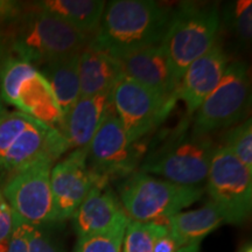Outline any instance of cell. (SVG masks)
Here are the masks:
<instances>
[{"label": "cell", "mask_w": 252, "mask_h": 252, "mask_svg": "<svg viewBox=\"0 0 252 252\" xmlns=\"http://www.w3.org/2000/svg\"><path fill=\"white\" fill-rule=\"evenodd\" d=\"M23 6L12 0H0V23L17 21L21 17Z\"/></svg>", "instance_id": "31"}, {"label": "cell", "mask_w": 252, "mask_h": 252, "mask_svg": "<svg viewBox=\"0 0 252 252\" xmlns=\"http://www.w3.org/2000/svg\"><path fill=\"white\" fill-rule=\"evenodd\" d=\"M2 58H4V52H0V61H2V60H4Z\"/></svg>", "instance_id": "37"}, {"label": "cell", "mask_w": 252, "mask_h": 252, "mask_svg": "<svg viewBox=\"0 0 252 252\" xmlns=\"http://www.w3.org/2000/svg\"><path fill=\"white\" fill-rule=\"evenodd\" d=\"M144 154L143 145L128 139L111 109L87 147V163L99 180L109 184L134 173Z\"/></svg>", "instance_id": "9"}, {"label": "cell", "mask_w": 252, "mask_h": 252, "mask_svg": "<svg viewBox=\"0 0 252 252\" xmlns=\"http://www.w3.org/2000/svg\"><path fill=\"white\" fill-rule=\"evenodd\" d=\"M225 223L217 208L208 202L206 206L189 212H180L166 220L165 224L180 247L201 241Z\"/></svg>", "instance_id": "20"}, {"label": "cell", "mask_w": 252, "mask_h": 252, "mask_svg": "<svg viewBox=\"0 0 252 252\" xmlns=\"http://www.w3.org/2000/svg\"><path fill=\"white\" fill-rule=\"evenodd\" d=\"M252 172V121L247 119L231 127L223 137V145Z\"/></svg>", "instance_id": "26"}, {"label": "cell", "mask_w": 252, "mask_h": 252, "mask_svg": "<svg viewBox=\"0 0 252 252\" xmlns=\"http://www.w3.org/2000/svg\"><path fill=\"white\" fill-rule=\"evenodd\" d=\"M30 119V116L21 111H7L0 118V160L19 133L26 127Z\"/></svg>", "instance_id": "27"}, {"label": "cell", "mask_w": 252, "mask_h": 252, "mask_svg": "<svg viewBox=\"0 0 252 252\" xmlns=\"http://www.w3.org/2000/svg\"><path fill=\"white\" fill-rule=\"evenodd\" d=\"M228 65V55L217 42L188 65L179 84L178 98L184 100L189 116L197 111L208 94L217 87Z\"/></svg>", "instance_id": "14"}, {"label": "cell", "mask_w": 252, "mask_h": 252, "mask_svg": "<svg viewBox=\"0 0 252 252\" xmlns=\"http://www.w3.org/2000/svg\"><path fill=\"white\" fill-rule=\"evenodd\" d=\"M241 252H251V247L250 245H249V247H245Z\"/></svg>", "instance_id": "36"}, {"label": "cell", "mask_w": 252, "mask_h": 252, "mask_svg": "<svg viewBox=\"0 0 252 252\" xmlns=\"http://www.w3.org/2000/svg\"><path fill=\"white\" fill-rule=\"evenodd\" d=\"M6 113H7V109L5 108L4 100L1 99V96H0V118H1L2 116H5Z\"/></svg>", "instance_id": "34"}, {"label": "cell", "mask_w": 252, "mask_h": 252, "mask_svg": "<svg viewBox=\"0 0 252 252\" xmlns=\"http://www.w3.org/2000/svg\"><path fill=\"white\" fill-rule=\"evenodd\" d=\"M53 162L40 161L8 178L0 185L12 212L35 228L55 222L54 202L50 188Z\"/></svg>", "instance_id": "10"}, {"label": "cell", "mask_w": 252, "mask_h": 252, "mask_svg": "<svg viewBox=\"0 0 252 252\" xmlns=\"http://www.w3.org/2000/svg\"><path fill=\"white\" fill-rule=\"evenodd\" d=\"M224 21L230 31L244 45L250 43L252 37V1L236 0L226 4Z\"/></svg>", "instance_id": "25"}, {"label": "cell", "mask_w": 252, "mask_h": 252, "mask_svg": "<svg viewBox=\"0 0 252 252\" xmlns=\"http://www.w3.org/2000/svg\"><path fill=\"white\" fill-rule=\"evenodd\" d=\"M251 103V83L247 63H229L220 83L195 112L191 132L209 135L228 128L247 115Z\"/></svg>", "instance_id": "6"}, {"label": "cell", "mask_w": 252, "mask_h": 252, "mask_svg": "<svg viewBox=\"0 0 252 252\" xmlns=\"http://www.w3.org/2000/svg\"><path fill=\"white\" fill-rule=\"evenodd\" d=\"M220 27L215 5L182 2L172 12L161 45L179 84L188 65L215 46Z\"/></svg>", "instance_id": "3"}, {"label": "cell", "mask_w": 252, "mask_h": 252, "mask_svg": "<svg viewBox=\"0 0 252 252\" xmlns=\"http://www.w3.org/2000/svg\"><path fill=\"white\" fill-rule=\"evenodd\" d=\"M111 109V93L80 97L63 115L59 128L70 150L87 149Z\"/></svg>", "instance_id": "15"}, {"label": "cell", "mask_w": 252, "mask_h": 252, "mask_svg": "<svg viewBox=\"0 0 252 252\" xmlns=\"http://www.w3.org/2000/svg\"><path fill=\"white\" fill-rule=\"evenodd\" d=\"M37 69L24 60L8 56L0 64V96L7 104H17L18 94L23 83L35 75Z\"/></svg>", "instance_id": "22"}, {"label": "cell", "mask_w": 252, "mask_h": 252, "mask_svg": "<svg viewBox=\"0 0 252 252\" xmlns=\"http://www.w3.org/2000/svg\"><path fill=\"white\" fill-rule=\"evenodd\" d=\"M99 180L87 163V149L72 150L50 172V188L54 202L55 222L71 219ZM108 184V182H106Z\"/></svg>", "instance_id": "12"}, {"label": "cell", "mask_w": 252, "mask_h": 252, "mask_svg": "<svg viewBox=\"0 0 252 252\" xmlns=\"http://www.w3.org/2000/svg\"><path fill=\"white\" fill-rule=\"evenodd\" d=\"M180 248V244L173 237L167 225L154 242V252H176Z\"/></svg>", "instance_id": "32"}, {"label": "cell", "mask_w": 252, "mask_h": 252, "mask_svg": "<svg viewBox=\"0 0 252 252\" xmlns=\"http://www.w3.org/2000/svg\"><path fill=\"white\" fill-rule=\"evenodd\" d=\"M5 36L4 34L0 32V52H4L5 53Z\"/></svg>", "instance_id": "35"}, {"label": "cell", "mask_w": 252, "mask_h": 252, "mask_svg": "<svg viewBox=\"0 0 252 252\" xmlns=\"http://www.w3.org/2000/svg\"><path fill=\"white\" fill-rule=\"evenodd\" d=\"M165 229L166 224L130 220L123 241V252H154V242Z\"/></svg>", "instance_id": "24"}, {"label": "cell", "mask_w": 252, "mask_h": 252, "mask_svg": "<svg viewBox=\"0 0 252 252\" xmlns=\"http://www.w3.org/2000/svg\"><path fill=\"white\" fill-rule=\"evenodd\" d=\"M70 150L60 130L32 118L0 160V185L34 163H54Z\"/></svg>", "instance_id": "11"}, {"label": "cell", "mask_w": 252, "mask_h": 252, "mask_svg": "<svg viewBox=\"0 0 252 252\" xmlns=\"http://www.w3.org/2000/svg\"><path fill=\"white\" fill-rule=\"evenodd\" d=\"M119 194L121 206L128 220L163 224L200 200L203 189L200 186L176 185L137 171L123 182Z\"/></svg>", "instance_id": "4"}, {"label": "cell", "mask_w": 252, "mask_h": 252, "mask_svg": "<svg viewBox=\"0 0 252 252\" xmlns=\"http://www.w3.org/2000/svg\"><path fill=\"white\" fill-rule=\"evenodd\" d=\"M210 203L222 214L225 223L241 224L250 217L252 172L224 146H217L207 176Z\"/></svg>", "instance_id": "7"}, {"label": "cell", "mask_w": 252, "mask_h": 252, "mask_svg": "<svg viewBox=\"0 0 252 252\" xmlns=\"http://www.w3.org/2000/svg\"><path fill=\"white\" fill-rule=\"evenodd\" d=\"M30 252H63L41 228L32 226L28 238Z\"/></svg>", "instance_id": "29"}, {"label": "cell", "mask_w": 252, "mask_h": 252, "mask_svg": "<svg viewBox=\"0 0 252 252\" xmlns=\"http://www.w3.org/2000/svg\"><path fill=\"white\" fill-rule=\"evenodd\" d=\"M32 225L25 223L23 220L13 213V229L8 238L7 252H30V238Z\"/></svg>", "instance_id": "28"}, {"label": "cell", "mask_w": 252, "mask_h": 252, "mask_svg": "<svg viewBox=\"0 0 252 252\" xmlns=\"http://www.w3.org/2000/svg\"><path fill=\"white\" fill-rule=\"evenodd\" d=\"M117 60L122 75L157 93L178 98L179 82L161 43Z\"/></svg>", "instance_id": "13"}, {"label": "cell", "mask_w": 252, "mask_h": 252, "mask_svg": "<svg viewBox=\"0 0 252 252\" xmlns=\"http://www.w3.org/2000/svg\"><path fill=\"white\" fill-rule=\"evenodd\" d=\"M105 6L104 0H43L34 2L32 7L53 15L86 36L93 37L98 30Z\"/></svg>", "instance_id": "18"}, {"label": "cell", "mask_w": 252, "mask_h": 252, "mask_svg": "<svg viewBox=\"0 0 252 252\" xmlns=\"http://www.w3.org/2000/svg\"><path fill=\"white\" fill-rule=\"evenodd\" d=\"M123 77L117 60L87 46L78 58L80 97L111 93Z\"/></svg>", "instance_id": "17"}, {"label": "cell", "mask_w": 252, "mask_h": 252, "mask_svg": "<svg viewBox=\"0 0 252 252\" xmlns=\"http://www.w3.org/2000/svg\"><path fill=\"white\" fill-rule=\"evenodd\" d=\"M15 108L50 127L59 130L61 126L62 111L48 81L40 71L24 82Z\"/></svg>", "instance_id": "19"}, {"label": "cell", "mask_w": 252, "mask_h": 252, "mask_svg": "<svg viewBox=\"0 0 252 252\" xmlns=\"http://www.w3.org/2000/svg\"><path fill=\"white\" fill-rule=\"evenodd\" d=\"M216 144L210 135L176 133L143 160L139 171L157 174L180 186H200L207 180Z\"/></svg>", "instance_id": "5"}, {"label": "cell", "mask_w": 252, "mask_h": 252, "mask_svg": "<svg viewBox=\"0 0 252 252\" xmlns=\"http://www.w3.org/2000/svg\"><path fill=\"white\" fill-rule=\"evenodd\" d=\"M176 99L124 76L111 91L112 109L132 143L140 141L161 124Z\"/></svg>", "instance_id": "8"}, {"label": "cell", "mask_w": 252, "mask_h": 252, "mask_svg": "<svg viewBox=\"0 0 252 252\" xmlns=\"http://www.w3.org/2000/svg\"><path fill=\"white\" fill-rule=\"evenodd\" d=\"M176 252H200V243H190L184 245Z\"/></svg>", "instance_id": "33"}, {"label": "cell", "mask_w": 252, "mask_h": 252, "mask_svg": "<svg viewBox=\"0 0 252 252\" xmlns=\"http://www.w3.org/2000/svg\"><path fill=\"white\" fill-rule=\"evenodd\" d=\"M90 39L60 19L32 7L17 20L11 39L14 56L35 67L80 54Z\"/></svg>", "instance_id": "2"}, {"label": "cell", "mask_w": 252, "mask_h": 252, "mask_svg": "<svg viewBox=\"0 0 252 252\" xmlns=\"http://www.w3.org/2000/svg\"><path fill=\"white\" fill-rule=\"evenodd\" d=\"M172 12L153 0H113L88 46L112 58L161 43Z\"/></svg>", "instance_id": "1"}, {"label": "cell", "mask_w": 252, "mask_h": 252, "mask_svg": "<svg viewBox=\"0 0 252 252\" xmlns=\"http://www.w3.org/2000/svg\"><path fill=\"white\" fill-rule=\"evenodd\" d=\"M12 229H13V212L6 202L0 189V243L8 242Z\"/></svg>", "instance_id": "30"}, {"label": "cell", "mask_w": 252, "mask_h": 252, "mask_svg": "<svg viewBox=\"0 0 252 252\" xmlns=\"http://www.w3.org/2000/svg\"><path fill=\"white\" fill-rule=\"evenodd\" d=\"M125 216L121 202L108 184L98 182L91 188L71 219L77 237L83 238L110 229Z\"/></svg>", "instance_id": "16"}, {"label": "cell", "mask_w": 252, "mask_h": 252, "mask_svg": "<svg viewBox=\"0 0 252 252\" xmlns=\"http://www.w3.org/2000/svg\"><path fill=\"white\" fill-rule=\"evenodd\" d=\"M78 58L80 54L58 59L43 65L41 71L54 93L62 115L67 113L80 98Z\"/></svg>", "instance_id": "21"}, {"label": "cell", "mask_w": 252, "mask_h": 252, "mask_svg": "<svg viewBox=\"0 0 252 252\" xmlns=\"http://www.w3.org/2000/svg\"><path fill=\"white\" fill-rule=\"evenodd\" d=\"M130 220L127 216L98 234L78 238L74 252H122L123 241Z\"/></svg>", "instance_id": "23"}]
</instances>
